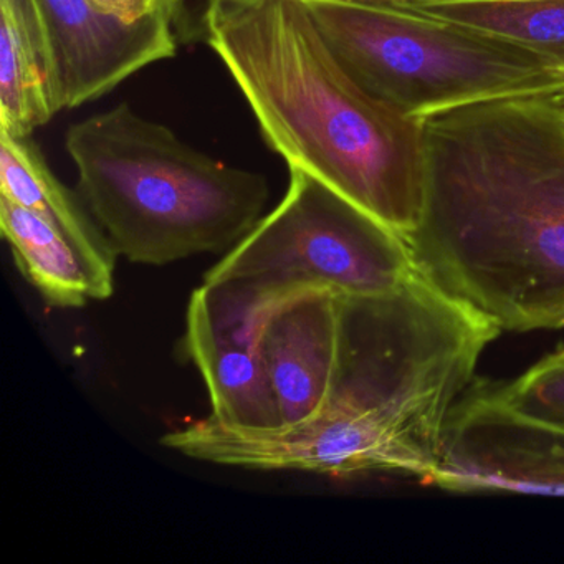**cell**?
Returning a JSON list of instances; mask_svg holds the SVG:
<instances>
[{
	"label": "cell",
	"instance_id": "1",
	"mask_svg": "<svg viewBox=\"0 0 564 564\" xmlns=\"http://www.w3.org/2000/svg\"><path fill=\"white\" fill-rule=\"evenodd\" d=\"M338 308L335 372L315 419L249 431L210 415L177 432V451L257 470L395 474L429 484L448 417L500 329L419 272L384 295H338Z\"/></svg>",
	"mask_w": 564,
	"mask_h": 564
},
{
	"label": "cell",
	"instance_id": "2",
	"mask_svg": "<svg viewBox=\"0 0 564 564\" xmlns=\"http://www.w3.org/2000/svg\"><path fill=\"white\" fill-rule=\"evenodd\" d=\"M564 95L422 118L415 270L500 332L564 328Z\"/></svg>",
	"mask_w": 564,
	"mask_h": 564
},
{
	"label": "cell",
	"instance_id": "3",
	"mask_svg": "<svg viewBox=\"0 0 564 564\" xmlns=\"http://www.w3.org/2000/svg\"><path fill=\"white\" fill-rule=\"evenodd\" d=\"M203 41L263 140L402 237L424 204V128L351 77L300 0H210Z\"/></svg>",
	"mask_w": 564,
	"mask_h": 564
},
{
	"label": "cell",
	"instance_id": "4",
	"mask_svg": "<svg viewBox=\"0 0 564 564\" xmlns=\"http://www.w3.org/2000/svg\"><path fill=\"white\" fill-rule=\"evenodd\" d=\"M65 151L85 206L133 263L227 253L270 199L263 174L207 156L128 104L70 124Z\"/></svg>",
	"mask_w": 564,
	"mask_h": 564
},
{
	"label": "cell",
	"instance_id": "5",
	"mask_svg": "<svg viewBox=\"0 0 564 564\" xmlns=\"http://www.w3.org/2000/svg\"><path fill=\"white\" fill-rule=\"evenodd\" d=\"M372 97L422 118L478 101L564 95V68L402 0H300Z\"/></svg>",
	"mask_w": 564,
	"mask_h": 564
},
{
	"label": "cell",
	"instance_id": "6",
	"mask_svg": "<svg viewBox=\"0 0 564 564\" xmlns=\"http://www.w3.org/2000/svg\"><path fill=\"white\" fill-rule=\"evenodd\" d=\"M282 203L204 275L253 308L305 290L384 295L415 275L408 240L306 171L289 166Z\"/></svg>",
	"mask_w": 564,
	"mask_h": 564
},
{
	"label": "cell",
	"instance_id": "7",
	"mask_svg": "<svg viewBox=\"0 0 564 564\" xmlns=\"http://www.w3.org/2000/svg\"><path fill=\"white\" fill-rule=\"evenodd\" d=\"M429 485L564 497V425L513 408L491 384H471L448 417Z\"/></svg>",
	"mask_w": 564,
	"mask_h": 564
},
{
	"label": "cell",
	"instance_id": "8",
	"mask_svg": "<svg viewBox=\"0 0 564 564\" xmlns=\"http://www.w3.org/2000/svg\"><path fill=\"white\" fill-rule=\"evenodd\" d=\"M35 2L51 52L57 111L100 100L138 72L176 57V0L134 21L95 0Z\"/></svg>",
	"mask_w": 564,
	"mask_h": 564
},
{
	"label": "cell",
	"instance_id": "9",
	"mask_svg": "<svg viewBox=\"0 0 564 564\" xmlns=\"http://www.w3.org/2000/svg\"><path fill=\"white\" fill-rule=\"evenodd\" d=\"M267 313L224 283L194 290L183 346L209 391L217 421L249 431L280 427L279 408L259 349Z\"/></svg>",
	"mask_w": 564,
	"mask_h": 564
},
{
	"label": "cell",
	"instance_id": "10",
	"mask_svg": "<svg viewBox=\"0 0 564 564\" xmlns=\"http://www.w3.org/2000/svg\"><path fill=\"white\" fill-rule=\"evenodd\" d=\"M338 295L313 289L272 306L259 349L279 408L280 427L312 421L325 408L338 355Z\"/></svg>",
	"mask_w": 564,
	"mask_h": 564
},
{
	"label": "cell",
	"instance_id": "11",
	"mask_svg": "<svg viewBox=\"0 0 564 564\" xmlns=\"http://www.w3.org/2000/svg\"><path fill=\"white\" fill-rule=\"evenodd\" d=\"M0 196L14 200L51 224L77 249L105 300L113 295L117 252L80 194L55 176L32 137L0 130Z\"/></svg>",
	"mask_w": 564,
	"mask_h": 564
},
{
	"label": "cell",
	"instance_id": "12",
	"mask_svg": "<svg viewBox=\"0 0 564 564\" xmlns=\"http://www.w3.org/2000/svg\"><path fill=\"white\" fill-rule=\"evenodd\" d=\"M57 113L37 2L0 0V130L32 137Z\"/></svg>",
	"mask_w": 564,
	"mask_h": 564
},
{
	"label": "cell",
	"instance_id": "13",
	"mask_svg": "<svg viewBox=\"0 0 564 564\" xmlns=\"http://www.w3.org/2000/svg\"><path fill=\"white\" fill-rule=\"evenodd\" d=\"M0 229L22 276L58 308L105 300L97 280L67 237L42 217L0 196Z\"/></svg>",
	"mask_w": 564,
	"mask_h": 564
},
{
	"label": "cell",
	"instance_id": "14",
	"mask_svg": "<svg viewBox=\"0 0 564 564\" xmlns=\"http://www.w3.org/2000/svg\"><path fill=\"white\" fill-rule=\"evenodd\" d=\"M425 14L477 29L564 68V0H402Z\"/></svg>",
	"mask_w": 564,
	"mask_h": 564
},
{
	"label": "cell",
	"instance_id": "15",
	"mask_svg": "<svg viewBox=\"0 0 564 564\" xmlns=\"http://www.w3.org/2000/svg\"><path fill=\"white\" fill-rule=\"evenodd\" d=\"M491 388L513 408L564 425V348L547 355L514 381Z\"/></svg>",
	"mask_w": 564,
	"mask_h": 564
},
{
	"label": "cell",
	"instance_id": "16",
	"mask_svg": "<svg viewBox=\"0 0 564 564\" xmlns=\"http://www.w3.org/2000/svg\"><path fill=\"white\" fill-rule=\"evenodd\" d=\"M210 0H177L176 29L181 42L203 41L204 15Z\"/></svg>",
	"mask_w": 564,
	"mask_h": 564
},
{
	"label": "cell",
	"instance_id": "17",
	"mask_svg": "<svg viewBox=\"0 0 564 564\" xmlns=\"http://www.w3.org/2000/svg\"><path fill=\"white\" fill-rule=\"evenodd\" d=\"M98 6L128 21L143 18L171 0H95ZM177 2V0H176Z\"/></svg>",
	"mask_w": 564,
	"mask_h": 564
},
{
	"label": "cell",
	"instance_id": "18",
	"mask_svg": "<svg viewBox=\"0 0 564 564\" xmlns=\"http://www.w3.org/2000/svg\"><path fill=\"white\" fill-rule=\"evenodd\" d=\"M561 118H563V124H564V101H563V108H561Z\"/></svg>",
	"mask_w": 564,
	"mask_h": 564
}]
</instances>
